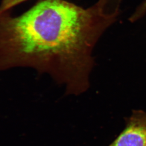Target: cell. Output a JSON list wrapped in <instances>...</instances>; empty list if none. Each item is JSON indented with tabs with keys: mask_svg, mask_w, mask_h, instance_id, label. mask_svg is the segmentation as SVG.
<instances>
[{
	"mask_svg": "<svg viewBox=\"0 0 146 146\" xmlns=\"http://www.w3.org/2000/svg\"><path fill=\"white\" fill-rule=\"evenodd\" d=\"M110 146H146V112L135 110L125 129Z\"/></svg>",
	"mask_w": 146,
	"mask_h": 146,
	"instance_id": "obj_2",
	"label": "cell"
},
{
	"mask_svg": "<svg viewBox=\"0 0 146 146\" xmlns=\"http://www.w3.org/2000/svg\"><path fill=\"white\" fill-rule=\"evenodd\" d=\"M119 14L98 2L84 8L66 0H40L17 16L0 14V73L17 68L46 75L78 95L89 87L92 51Z\"/></svg>",
	"mask_w": 146,
	"mask_h": 146,
	"instance_id": "obj_1",
	"label": "cell"
},
{
	"mask_svg": "<svg viewBox=\"0 0 146 146\" xmlns=\"http://www.w3.org/2000/svg\"></svg>",
	"mask_w": 146,
	"mask_h": 146,
	"instance_id": "obj_5",
	"label": "cell"
},
{
	"mask_svg": "<svg viewBox=\"0 0 146 146\" xmlns=\"http://www.w3.org/2000/svg\"><path fill=\"white\" fill-rule=\"evenodd\" d=\"M27 0H1L0 3V14L9 11L13 7Z\"/></svg>",
	"mask_w": 146,
	"mask_h": 146,
	"instance_id": "obj_4",
	"label": "cell"
},
{
	"mask_svg": "<svg viewBox=\"0 0 146 146\" xmlns=\"http://www.w3.org/2000/svg\"><path fill=\"white\" fill-rule=\"evenodd\" d=\"M121 0H99L98 2L110 14H119Z\"/></svg>",
	"mask_w": 146,
	"mask_h": 146,
	"instance_id": "obj_3",
	"label": "cell"
}]
</instances>
